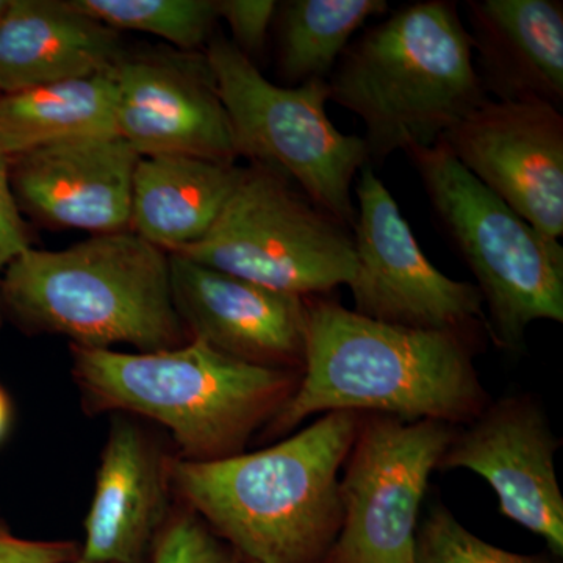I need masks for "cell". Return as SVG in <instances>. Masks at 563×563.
<instances>
[{"mask_svg": "<svg viewBox=\"0 0 563 563\" xmlns=\"http://www.w3.org/2000/svg\"><path fill=\"white\" fill-rule=\"evenodd\" d=\"M433 218L477 280L488 309L485 328L506 350L520 351L529 324L563 322V247L455 161L443 141L406 151Z\"/></svg>", "mask_w": 563, "mask_h": 563, "instance_id": "8992f818", "label": "cell"}, {"mask_svg": "<svg viewBox=\"0 0 563 563\" xmlns=\"http://www.w3.org/2000/svg\"><path fill=\"white\" fill-rule=\"evenodd\" d=\"M27 232L21 220L16 198L10 181L9 161L0 155V291L2 279L11 262L29 250ZM3 320L2 295H0V324Z\"/></svg>", "mask_w": 563, "mask_h": 563, "instance_id": "484cf974", "label": "cell"}, {"mask_svg": "<svg viewBox=\"0 0 563 563\" xmlns=\"http://www.w3.org/2000/svg\"><path fill=\"white\" fill-rule=\"evenodd\" d=\"M474 66L495 101L563 102L561 0H468Z\"/></svg>", "mask_w": 563, "mask_h": 563, "instance_id": "e0dca14e", "label": "cell"}, {"mask_svg": "<svg viewBox=\"0 0 563 563\" xmlns=\"http://www.w3.org/2000/svg\"><path fill=\"white\" fill-rule=\"evenodd\" d=\"M114 133L140 157L195 155L235 163V140L207 58L122 60L113 69Z\"/></svg>", "mask_w": 563, "mask_h": 563, "instance_id": "5bb4252c", "label": "cell"}, {"mask_svg": "<svg viewBox=\"0 0 563 563\" xmlns=\"http://www.w3.org/2000/svg\"><path fill=\"white\" fill-rule=\"evenodd\" d=\"M10 0H0V18L5 13V10L9 9Z\"/></svg>", "mask_w": 563, "mask_h": 563, "instance_id": "f1b7e54d", "label": "cell"}, {"mask_svg": "<svg viewBox=\"0 0 563 563\" xmlns=\"http://www.w3.org/2000/svg\"><path fill=\"white\" fill-rule=\"evenodd\" d=\"M121 41L70 2L10 0L0 18V96L107 73Z\"/></svg>", "mask_w": 563, "mask_h": 563, "instance_id": "ac0fdd59", "label": "cell"}, {"mask_svg": "<svg viewBox=\"0 0 563 563\" xmlns=\"http://www.w3.org/2000/svg\"><path fill=\"white\" fill-rule=\"evenodd\" d=\"M139 152L118 135L62 141L9 161L14 198L32 217L98 235L129 231Z\"/></svg>", "mask_w": 563, "mask_h": 563, "instance_id": "9a60e30c", "label": "cell"}, {"mask_svg": "<svg viewBox=\"0 0 563 563\" xmlns=\"http://www.w3.org/2000/svg\"><path fill=\"white\" fill-rule=\"evenodd\" d=\"M169 459L135 422H113L85 520L81 558L146 563L169 517Z\"/></svg>", "mask_w": 563, "mask_h": 563, "instance_id": "2e32d148", "label": "cell"}, {"mask_svg": "<svg viewBox=\"0 0 563 563\" xmlns=\"http://www.w3.org/2000/svg\"><path fill=\"white\" fill-rule=\"evenodd\" d=\"M279 3L273 0H221L217 2L218 18L228 21L233 44L252 60L265 47L269 25ZM254 62V60H252Z\"/></svg>", "mask_w": 563, "mask_h": 563, "instance_id": "d4e9b609", "label": "cell"}, {"mask_svg": "<svg viewBox=\"0 0 563 563\" xmlns=\"http://www.w3.org/2000/svg\"><path fill=\"white\" fill-rule=\"evenodd\" d=\"M11 422V404L5 390L0 387V440L5 437Z\"/></svg>", "mask_w": 563, "mask_h": 563, "instance_id": "83f0119b", "label": "cell"}, {"mask_svg": "<svg viewBox=\"0 0 563 563\" xmlns=\"http://www.w3.org/2000/svg\"><path fill=\"white\" fill-rule=\"evenodd\" d=\"M279 69L290 87L328 80L352 36L385 0H291L279 7Z\"/></svg>", "mask_w": 563, "mask_h": 563, "instance_id": "44dd1931", "label": "cell"}, {"mask_svg": "<svg viewBox=\"0 0 563 563\" xmlns=\"http://www.w3.org/2000/svg\"><path fill=\"white\" fill-rule=\"evenodd\" d=\"M455 432L439 470L465 468L484 477L499 512L542 537L563 554V496L555 472L559 450L547 413L532 398L517 396L485 407Z\"/></svg>", "mask_w": 563, "mask_h": 563, "instance_id": "7c38bea8", "label": "cell"}, {"mask_svg": "<svg viewBox=\"0 0 563 563\" xmlns=\"http://www.w3.org/2000/svg\"><path fill=\"white\" fill-rule=\"evenodd\" d=\"M151 563H243V558L185 506L163 525L152 548Z\"/></svg>", "mask_w": 563, "mask_h": 563, "instance_id": "cb8c5ba5", "label": "cell"}, {"mask_svg": "<svg viewBox=\"0 0 563 563\" xmlns=\"http://www.w3.org/2000/svg\"><path fill=\"white\" fill-rule=\"evenodd\" d=\"M113 69L0 96V155L11 161L62 141L117 135Z\"/></svg>", "mask_w": 563, "mask_h": 563, "instance_id": "ffe728a7", "label": "cell"}, {"mask_svg": "<svg viewBox=\"0 0 563 563\" xmlns=\"http://www.w3.org/2000/svg\"><path fill=\"white\" fill-rule=\"evenodd\" d=\"M455 432L443 421L362 418L340 483L342 526L325 563H415L422 498Z\"/></svg>", "mask_w": 563, "mask_h": 563, "instance_id": "9c48e42d", "label": "cell"}, {"mask_svg": "<svg viewBox=\"0 0 563 563\" xmlns=\"http://www.w3.org/2000/svg\"><path fill=\"white\" fill-rule=\"evenodd\" d=\"M243 172L235 163L195 155L140 157L129 229L168 254L191 246L213 228Z\"/></svg>", "mask_w": 563, "mask_h": 563, "instance_id": "d6986e66", "label": "cell"}, {"mask_svg": "<svg viewBox=\"0 0 563 563\" xmlns=\"http://www.w3.org/2000/svg\"><path fill=\"white\" fill-rule=\"evenodd\" d=\"M361 421L329 412L255 453L169 459L172 490L250 563L320 562L342 526L339 472Z\"/></svg>", "mask_w": 563, "mask_h": 563, "instance_id": "7a4b0ae2", "label": "cell"}, {"mask_svg": "<svg viewBox=\"0 0 563 563\" xmlns=\"http://www.w3.org/2000/svg\"><path fill=\"white\" fill-rule=\"evenodd\" d=\"M352 228L354 312L373 321L422 331H465L484 321L476 285L444 276L429 262L384 181L368 165L355 185Z\"/></svg>", "mask_w": 563, "mask_h": 563, "instance_id": "30bf717a", "label": "cell"}, {"mask_svg": "<svg viewBox=\"0 0 563 563\" xmlns=\"http://www.w3.org/2000/svg\"><path fill=\"white\" fill-rule=\"evenodd\" d=\"M329 101L365 124L368 161L431 147L488 99L473 43L448 0L410 3L362 33L328 79Z\"/></svg>", "mask_w": 563, "mask_h": 563, "instance_id": "3957f363", "label": "cell"}, {"mask_svg": "<svg viewBox=\"0 0 563 563\" xmlns=\"http://www.w3.org/2000/svg\"><path fill=\"white\" fill-rule=\"evenodd\" d=\"M231 121L236 154L288 177L320 209L351 229L352 184L368 163L363 136L329 120L328 80L277 87L232 41H211L206 54Z\"/></svg>", "mask_w": 563, "mask_h": 563, "instance_id": "52a82bcc", "label": "cell"}, {"mask_svg": "<svg viewBox=\"0 0 563 563\" xmlns=\"http://www.w3.org/2000/svg\"><path fill=\"white\" fill-rule=\"evenodd\" d=\"M465 331L385 324L321 296L307 298L306 357L298 387L272 421L285 433L317 413L387 415L470 422L485 395Z\"/></svg>", "mask_w": 563, "mask_h": 563, "instance_id": "6da1fadb", "label": "cell"}, {"mask_svg": "<svg viewBox=\"0 0 563 563\" xmlns=\"http://www.w3.org/2000/svg\"><path fill=\"white\" fill-rule=\"evenodd\" d=\"M74 377L91 410L125 412L165 426L181 459L220 461L242 454L273 421L301 373L254 365L201 340L173 350L121 352L74 346Z\"/></svg>", "mask_w": 563, "mask_h": 563, "instance_id": "277c9868", "label": "cell"}, {"mask_svg": "<svg viewBox=\"0 0 563 563\" xmlns=\"http://www.w3.org/2000/svg\"><path fill=\"white\" fill-rule=\"evenodd\" d=\"M174 303L190 339L222 354L302 373L307 298L169 254Z\"/></svg>", "mask_w": 563, "mask_h": 563, "instance_id": "4fadbf2b", "label": "cell"}, {"mask_svg": "<svg viewBox=\"0 0 563 563\" xmlns=\"http://www.w3.org/2000/svg\"><path fill=\"white\" fill-rule=\"evenodd\" d=\"M74 7L110 29L151 33L191 51L201 46L218 20L211 0H73Z\"/></svg>", "mask_w": 563, "mask_h": 563, "instance_id": "7402d4cb", "label": "cell"}, {"mask_svg": "<svg viewBox=\"0 0 563 563\" xmlns=\"http://www.w3.org/2000/svg\"><path fill=\"white\" fill-rule=\"evenodd\" d=\"M70 563H107V562L90 561V559H85V558H81V555H79V558H77L76 561H73Z\"/></svg>", "mask_w": 563, "mask_h": 563, "instance_id": "f546056e", "label": "cell"}, {"mask_svg": "<svg viewBox=\"0 0 563 563\" xmlns=\"http://www.w3.org/2000/svg\"><path fill=\"white\" fill-rule=\"evenodd\" d=\"M544 239L563 235V114L542 101L485 99L440 140Z\"/></svg>", "mask_w": 563, "mask_h": 563, "instance_id": "8fae6325", "label": "cell"}, {"mask_svg": "<svg viewBox=\"0 0 563 563\" xmlns=\"http://www.w3.org/2000/svg\"><path fill=\"white\" fill-rule=\"evenodd\" d=\"M174 254L301 298L350 287L357 265L351 229L261 163L244 169L210 232Z\"/></svg>", "mask_w": 563, "mask_h": 563, "instance_id": "ba28073f", "label": "cell"}, {"mask_svg": "<svg viewBox=\"0 0 563 563\" xmlns=\"http://www.w3.org/2000/svg\"><path fill=\"white\" fill-rule=\"evenodd\" d=\"M79 555L74 542L22 539L0 520V563H70Z\"/></svg>", "mask_w": 563, "mask_h": 563, "instance_id": "4316f807", "label": "cell"}, {"mask_svg": "<svg viewBox=\"0 0 563 563\" xmlns=\"http://www.w3.org/2000/svg\"><path fill=\"white\" fill-rule=\"evenodd\" d=\"M415 563H554L544 555L515 554L484 542L437 506L418 526Z\"/></svg>", "mask_w": 563, "mask_h": 563, "instance_id": "603a6c76", "label": "cell"}, {"mask_svg": "<svg viewBox=\"0 0 563 563\" xmlns=\"http://www.w3.org/2000/svg\"><path fill=\"white\" fill-rule=\"evenodd\" d=\"M0 295L3 317L74 346L154 352L191 340L174 303L168 252L131 231L63 251L29 247L7 268Z\"/></svg>", "mask_w": 563, "mask_h": 563, "instance_id": "5b68a950", "label": "cell"}]
</instances>
